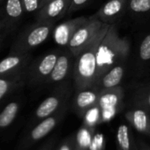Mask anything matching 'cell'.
Segmentation results:
<instances>
[{"label": "cell", "instance_id": "1", "mask_svg": "<svg viewBox=\"0 0 150 150\" xmlns=\"http://www.w3.org/2000/svg\"><path fill=\"white\" fill-rule=\"evenodd\" d=\"M128 51L129 42L126 38L119 36L116 25L112 24L98 47L96 78L103 76L112 68L120 65V62L127 58Z\"/></svg>", "mask_w": 150, "mask_h": 150}, {"label": "cell", "instance_id": "2", "mask_svg": "<svg viewBox=\"0 0 150 150\" xmlns=\"http://www.w3.org/2000/svg\"><path fill=\"white\" fill-rule=\"evenodd\" d=\"M112 24H104L101 30L91 43L79 54L76 63V76L77 81L83 83L92 82L97 76L98 51L99 45L105 38Z\"/></svg>", "mask_w": 150, "mask_h": 150}, {"label": "cell", "instance_id": "3", "mask_svg": "<svg viewBox=\"0 0 150 150\" xmlns=\"http://www.w3.org/2000/svg\"><path fill=\"white\" fill-rule=\"evenodd\" d=\"M54 28V22L38 23L26 27L16 39L11 47L10 54H27L32 49L42 44Z\"/></svg>", "mask_w": 150, "mask_h": 150}, {"label": "cell", "instance_id": "4", "mask_svg": "<svg viewBox=\"0 0 150 150\" xmlns=\"http://www.w3.org/2000/svg\"><path fill=\"white\" fill-rule=\"evenodd\" d=\"M104 24L105 23H103L97 15H94L90 17L88 21L78 28L68 45L69 50L73 56H79V54L91 43Z\"/></svg>", "mask_w": 150, "mask_h": 150}, {"label": "cell", "instance_id": "5", "mask_svg": "<svg viewBox=\"0 0 150 150\" xmlns=\"http://www.w3.org/2000/svg\"><path fill=\"white\" fill-rule=\"evenodd\" d=\"M24 12L25 9L22 0H5L0 25L2 37L7 35L15 28Z\"/></svg>", "mask_w": 150, "mask_h": 150}, {"label": "cell", "instance_id": "6", "mask_svg": "<svg viewBox=\"0 0 150 150\" xmlns=\"http://www.w3.org/2000/svg\"><path fill=\"white\" fill-rule=\"evenodd\" d=\"M71 0H52L44 4L36 14L35 22L51 23L68 13Z\"/></svg>", "mask_w": 150, "mask_h": 150}, {"label": "cell", "instance_id": "7", "mask_svg": "<svg viewBox=\"0 0 150 150\" xmlns=\"http://www.w3.org/2000/svg\"><path fill=\"white\" fill-rule=\"evenodd\" d=\"M88 19L89 18L86 17H78L67 20L54 26L53 30V38L54 42L62 47L68 46L75 33L79 27L86 23Z\"/></svg>", "mask_w": 150, "mask_h": 150}, {"label": "cell", "instance_id": "8", "mask_svg": "<svg viewBox=\"0 0 150 150\" xmlns=\"http://www.w3.org/2000/svg\"><path fill=\"white\" fill-rule=\"evenodd\" d=\"M31 60V54H9L0 62V75L7 76L17 70L24 69Z\"/></svg>", "mask_w": 150, "mask_h": 150}, {"label": "cell", "instance_id": "9", "mask_svg": "<svg viewBox=\"0 0 150 150\" xmlns=\"http://www.w3.org/2000/svg\"><path fill=\"white\" fill-rule=\"evenodd\" d=\"M127 0H109L97 13L98 18L105 24H112V19L122 13Z\"/></svg>", "mask_w": 150, "mask_h": 150}, {"label": "cell", "instance_id": "10", "mask_svg": "<svg viewBox=\"0 0 150 150\" xmlns=\"http://www.w3.org/2000/svg\"><path fill=\"white\" fill-rule=\"evenodd\" d=\"M58 56L59 53L57 51H53L40 58L39 61L33 65V74L39 77L49 76L55 66Z\"/></svg>", "mask_w": 150, "mask_h": 150}, {"label": "cell", "instance_id": "11", "mask_svg": "<svg viewBox=\"0 0 150 150\" xmlns=\"http://www.w3.org/2000/svg\"><path fill=\"white\" fill-rule=\"evenodd\" d=\"M71 52H64L59 54L55 66L49 76V79L53 82H58L62 80L68 74L71 65Z\"/></svg>", "mask_w": 150, "mask_h": 150}, {"label": "cell", "instance_id": "12", "mask_svg": "<svg viewBox=\"0 0 150 150\" xmlns=\"http://www.w3.org/2000/svg\"><path fill=\"white\" fill-rule=\"evenodd\" d=\"M124 75V68L121 65H116L108 70L102 76V84L105 88H113L117 86Z\"/></svg>", "mask_w": 150, "mask_h": 150}, {"label": "cell", "instance_id": "13", "mask_svg": "<svg viewBox=\"0 0 150 150\" xmlns=\"http://www.w3.org/2000/svg\"><path fill=\"white\" fill-rule=\"evenodd\" d=\"M55 120L54 118H48L38 125L32 132V137L33 140H39L47 134L54 127Z\"/></svg>", "mask_w": 150, "mask_h": 150}, {"label": "cell", "instance_id": "14", "mask_svg": "<svg viewBox=\"0 0 150 150\" xmlns=\"http://www.w3.org/2000/svg\"><path fill=\"white\" fill-rule=\"evenodd\" d=\"M58 104H59V101L56 98L54 97L47 98L38 107L37 112H36L37 116L40 118H44V117L48 116L56 109V107L58 106Z\"/></svg>", "mask_w": 150, "mask_h": 150}, {"label": "cell", "instance_id": "15", "mask_svg": "<svg viewBox=\"0 0 150 150\" xmlns=\"http://www.w3.org/2000/svg\"><path fill=\"white\" fill-rule=\"evenodd\" d=\"M18 111V105L16 103H11L9 104L2 112L0 115V126L2 127L9 126L13 119L15 118V115Z\"/></svg>", "mask_w": 150, "mask_h": 150}, {"label": "cell", "instance_id": "16", "mask_svg": "<svg viewBox=\"0 0 150 150\" xmlns=\"http://www.w3.org/2000/svg\"><path fill=\"white\" fill-rule=\"evenodd\" d=\"M97 99V95L91 91H84L79 93L77 96V105L81 108H84L93 104Z\"/></svg>", "mask_w": 150, "mask_h": 150}, {"label": "cell", "instance_id": "17", "mask_svg": "<svg viewBox=\"0 0 150 150\" xmlns=\"http://www.w3.org/2000/svg\"><path fill=\"white\" fill-rule=\"evenodd\" d=\"M117 138L119 144L120 145L123 150H129L130 149V142L128 135V128L126 125H121L118 129Z\"/></svg>", "mask_w": 150, "mask_h": 150}, {"label": "cell", "instance_id": "18", "mask_svg": "<svg viewBox=\"0 0 150 150\" xmlns=\"http://www.w3.org/2000/svg\"><path fill=\"white\" fill-rule=\"evenodd\" d=\"M129 8L136 13H144L150 11V0H130Z\"/></svg>", "mask_w": 150, "mask_h": 150}, {"label": "cell", "instance_id": "19", "mask_svg": "<svg viewBox=\"0 0 150 150\" xmlns=\"http://www.w3.org/2000/svg\"><path fill=\"white\" fill-rule=\"evenodd\" d=\"M134 123L138 131H144L147 127V116L142 110H137L134 113Z\"/></svg>", "mask_w": 150, "mask_h": 150}, {"label": "cell", "instance_id": "20", "mask_svg": "<svg viewBox=\"0 0 150 150\" xmlns=\"http://www.w3.org/2000/svg\"><path fill=\"white\" fill-rule=\"evenodd\" d=\"M118 96L113 93H108L101 97L100 98V105L104 109L112 108L116 105L118 103Z\"/></svg>", "mask_w": 150, "mask_h": 150}, {"label": "cell", "instance_id": "21", "mask_svg": "<svg viewBox=\"0 0 150 150\" xmlns=\"http://www.w3.org/2000/svg\"><path fill=\"white\" fill-rule=\"evenodd\" d=\"M25 12H39L42 7V0H22Z\"/></svg>", "mask_w": 150, "mask_h": 150}, {"label": "cell", "instance_id": "22", "mask_svg": "<svg viewBox=\"0 0 150 150\" xmlns=\"http://www.w3.org/2000/svg\"><path fill=\"white\" fill-rule=\"evenodd\" d=\"M140 57L143 61L150 60V34L147 35L140 46Z\"/></svg>", "mask_w": 150, "mask_h": 150}, {"label": "cell", "instance_id": "23", "mask_svg": "<svg viewBox=\"0 0 150 150\" xmlns=\"http://www.w3.org/2000/svg\"><path fill=\"white\" fill-rule=\"evenodd\" d=\"M77 141H78L80 146L84 147V148L90 146V144L91 142V136H90L89 133L86 130H84V129H83V130H81L79 132L78 137H77Z\"/></svg>", "mask_w": 150, "mask_h": 150}, {"label": "cell", "instance_id": "24", "mask_svg": "<svg viewBox=\"0 0 150 150\" xmlns=\"http://www.w3.org/2000/svg\"><path fill=\"white\" fill-rule=\"evenodd\" d=\"M89 1H91V0H71L68 13H71L73 11H76L83 8Z\"/></svg>", "mask_w": 150, "mask_h": 150}, {"label": "cell", "instance_id": "25", "mask_svg": "<svg viewBox=\"0 0 150 150\" xmlns=\"http://www.w3.org/2000/svg\"><path fill=\"white\" fill-rule=\"evenodd\" d=\"M103 144V135L102 134H97L91 143V150H98L101 149Z\"/></svg>", "mask_w": 150, "mask_h": 150}, {"label": "cell", "instance_id": "26", "mask_svg": "<svg viewBox=\"0 0 150 150\" xmlns=\"http://www.w3.org/2000/svg\"><path fill=\"white\" fill-rule=\"evenodd\" d=\"M98 110L97 108H93L88 112L86 115V120L89 123L93 124L98 120Z\"/></svg>", "mask_w": 150, "mask_h": 150}, {"label": "cell", "instance_id": "27", "mask_svg": "<svg viewBox=\"0 0 150 150\" xmlns=\"http://www.w3.org/2000/svg\"><path fill=\"white\" fill-rule=\"evenodd\" d=\"M8 91V83L7 81L4 78H1L0 80V98H3L4 96Z\"/></svg>", "mask_w": 150, "mask_h": 150}, {"label": "cell", "instance_id": "28", "mask_svg": "<svg viewBox=\"0 0 150 150\" xmlns=\"http://www.w3.org/2000/svg\"><path fill=\"white\" fill-rule=\"evenodd\" d=\"M113 114H114V107L104 109V119L105 120L111 119L113 116Z\"/></svg>", "mask_w": 150, "mask_h": 150}, {"label": "cell", "instance_id": "29", "mask_svg": "<svg viewBox=\"0 0 150 150\" xmlns=\"http://www.w3.org/2000/svg\"><path fill=\"white\" fill-rule=\"evenodd\" d=\"M61 150H69V147L68 146H62V149H61Z\"/></svg>", "mask_w": 150, "mask_h": 150}, {"label": "cell", "instance_id": "30", "mask_svg": "<svg viewBox=\"0 0 150 150\" xmlns=\"http://www.w3.org/2000/svg\"><path fill=\"white\" fill-rule=\"evenodd\" d=\"M50 1H52V0H42V6H43L44 4H46L47 3L50 2Z\"/></svg>", "mask_w": 150, "mask_h": 150}, {"label": "cell", "instance_id": "31", "mask_svg": "<svg viewBox=\"0 0 150 150\" xmlns=\"http://www.w3.org/2000/svg\"><path fill=\"white\" fill-rule=\"evenodd\" d=\"M149 104H150V95H149Z\"/></svg>", "mask_w": 150, "mask_h": 150}]
</instances>
